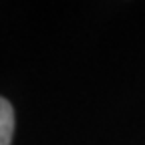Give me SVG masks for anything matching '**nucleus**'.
<instances>
[{
	"label": "nucleus",
	"instance_id": "obj_1",
	"mask_svg": "<svg viewBox=\"0 0 145 145\" xmlns=\"http://www.w3.org/2000/svg\"><path fill=\"white\" fill-rule=\"evenodd\" d=\"M14 133V111L12 105L0 97V145H10Z\"/></svg>",
	"mask_w": 145,
	"mask_h": 145
}]
</instances>
